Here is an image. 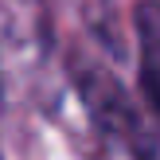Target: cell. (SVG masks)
Instances as JSON below:
<instances>
[{
  "label": "cell",
  "mask_w": 160,
  "mask_h": 160,
  "mask_svg": "<svg viewBox=\"0 0 160 160\" xmlns=\"http://www.w3.org/2000/svg\"><path fill=\"white\" fill-rule=\"evenodd\" d=\"M70 82H74L86 113L94 117V125H98L102 133L129 141V133H133V125L141 121V113L129 102V94L121 90V82L113 78V70L102 67L90 55H70Z\"/></svg>",
  "instance_id": "6da1fadb"
},
{
  "label": "cell",
  "mask_w": 160,
  "mask_h": 160,
  "mask_svg": "<svg viewBox=\"0 0 160 160\" xmlns=\"http://www.w3.org/2000/svg\"><path fill=\"white\" fill-rule=\"evenodd\" d=\"M133 28L141 43V86L152 117H160V0H141L133 8Z\"/></svg>",
  "instance_id": "7a4b0ae2"
},
{
  "label": "cell",
  "mask_w": 160,
  "mask_h": 160,
  "mask_svg": "<svg viewBox=\"0 0 160 160\" xmlns=\"http://www.w3.org/2000/svg\"><path fill=\"white\" fill-rule=\"evenodd\" d=\"M129 152L133 160H160V117L156 121H145L141 117L137 125H133V133H129Z\"/></svg>",
  "instance_id": "3957f363"
}]
</instances>
